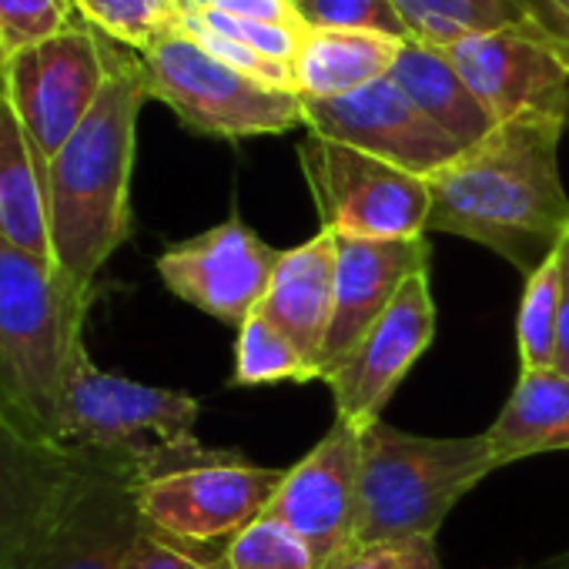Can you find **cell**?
Here are the masks:
<instances>
[{"mask_svg":"<svg viewBox=\"0 0 569 569\" xmlns=\"http://www.w3.org/2000/svg\"><path fill=\"white\" fill-rule=\"evenodd\" d=\"M0 238L51 261L48 158L0 88Z\"/></svg>","mask_w":569,"mask_h":569,"instance_id":"obj_19","label":"cell"},{"mask_svg":"<svg viewBox=\"0 0 569 569\" xmlns=\"http://www.w3.org/2000/svg\"><path fill=\"white\" fill-rule=\"evenodd\" d=\"M392 4L409 31V41L432 48H449L456 41L539 18L536 0H392Z\"/></svg>","mask_w":569,"mask_h":569,"instance_id":"obj_23","label":"cell"},{"mask_svg":"<svg viewBox=\"0 0 569 569\" xmlns=\"http://www.w3.org/2000/svg\"><path fill=\"white\" fill-rule=\"evenodd\" d=\"M281 382L309 386V382H322V372L274 326H268L254 312L238 326L231 386L258 389V386H281Z\"/></svg>","mask_w":569,"mask_h":569,"instance_id":"obj_24","label":"cell"},{"mask_svg":"<svg viewBox=\"0 0 569 569\" xmlns=\"http://www.w3.org/2000/svg\"><path fill=\"white\" fill-rule=\"evenodd\" d=\"M446 54L496 124L546 118L569 128V41L539 18L456 41Z\"/></svg>","mask_w":569,"mask_h":569,"instance_id":"obj_10","label":"cell"},{"mask_svg":"<svg viewBox=\"0 0 569 569\" xmlns=\"http://www.w3.org/2000/svg\"><path fill=\"white\" fill-rule=\"evenodd\" d=\"M486 439L499 469L569 449V379L559 369H519Z\"/></svg>","mask_w":569,"mask_h":569,"instance_id":"obj_21","label":"cell"},{"mask_svg":"<svg viewBox=\"0 0 569 569\" xmlns=\"http://www.w3.org/2000/svg\"><path fill=\"white\" fill-rule=\"evenodd\" d=\"M281 479L284 469L251 466L238 452H224L211 462L144 479L138 506L148 529L204 549L254 522L271 506Z\"/></svg>","mask_w":569,"mask_h":569,"instance_id":"obj_11","label":"cell"},{"mask_svg":"<svg viewBox=\"0 0 569 569\" xmlns=\"http://www.w3.org/2000/svg\"><path fill=\"white\" fill-rule=\"evenodd\" d=\"M309 134L349 144L409 174L432 178L466 148L436 128L392 78L329 101H302Z\"/></svg>","mask_w":569,"mask_h":569,"instance_id":"obj_14","label":"cell"},{"mask_svg":"<svg viewBox=\"0 0 569 569\" xmlns=\"http://www.w3.org/2000/svg\"><path fill=\"white\" fill-rule=\"evenodd\" d=\"M542 24H549L556 34L569 41V0H536Z\"/></svg>","mask_w":569,"mask_h":569,"instance_id":"obj_35","label":"cell"},{"mask_svg":"<svg viewBox=\"0 0 569 569\" xmlns=\"http://www.w3.org/2000/svg\"><path fill=\"white\" fill-rule=\"evenodd\" d=\"M429 258L426 238L369 241L336 234V312L322 349V382L359 349L402 284L429 268Z\"/></svg>","mask_w":569,"mask_h":569,"instance_id":"obj_16","label":"cell"},{"mask_svg":"<svg viewBox=\"0 0 569 569\" xmlns=\"http://www.w3.org/2000/svg\"><path fill=\"white\" fill-rule=\"evenodd\" d=\"M496 469L486 432L439 439L372 422L362 429L356 546L436 539L456 502Z\"/></svg>","mask_w":569,"mask_h":569,"instance_id":"obj_4","label":"cell"},{"mask_svg":"<svg viewBox=\"0 0 569 569\" xmlns=\"http://www.w3.org/2000/svg\"><path fill=\"white\" fill-rule=\"evenodd\" d=\"M559 342H556V366L569 379V231L562 234L559 248Z\"/></svg>","mask_w":569,"mask_h":569,"instance_id":"obj_33","label":"cell"},{"mask_svg":"<svg viewBox=\"0 0 569 569\" xmlns=\"http://www.w3.org/2000/svg\"><path fill=\"white\" fill-rule=\"evenodd\" d=\"M88 312L54 261L0 238V416L31 439L64 446V382Z\"/></svg>","mask_w":569,"mask_h":569,"instance_id":"obj_3","label":"cell"},{"mask_svg":"<svg viewBox=\"0 0 569 569\" xmlns=\"http://www.w3.org/2000/svg\"><path fill=\"white\" fill-rule=\"evenodd\" d=\"M198 412L194 396L108 372L94 366L84 346L64 382L61 442L124 456L154 479L224 456V449H211L198 439Z\"/></svg>","mask_w":569,"mask_h":569,"instance_id":"obj_5","label":"cell"},{"mask_svg":"<svg viewBox=\"0 0 569 569\" xmlns=\"http://www.w3.org/2000/svg\"><path fill=\"white\" fill-rule=\"evenodd\" d=\"M144 469L124 456L74 449V469L11 569H124L144 516Z\"/></svg>","mask_w":569,"mask_h":569,"instance_id":"obj_7","label":"cell"},{"mask_svg":"<svg viewBox=\"0 0 569 569\" xmlns=\"http://www.w3.org/2000/svg\"><path fill=\"white\" fill-rule=\"evenodd\" d=\"M278 258L281 248H271L254 228L231 214L194 238L168 244L154 268L174 299L238 329L258 312Z\"/></svg>","mask_w":569,"mask_h":569,"instance_id":"obj_12","label":"cell"},{"mask_svg":"<svg viewBox=\"0 0 569 569\" xmlns=\"http://www.w3.org/2000/svg\"><path fill=\"white\" fill-rule=\"evenodd\" d=\"M299 164L322 228L339 238L406 241L429 231V181L349 144L309 134Z\"/></svg>","mask_w":569,"mask_h":569,"instance_id":"obj_8","label":"cell"},{"mask_svg":"<svg viewBox=\"0 0 569 569\" xmlns=\"http://www.w3.org/2000/svg\"><path fill=\"white\" fill-rule=\"evenodd\" d=\"M329 569H442L436 539H382L352 546Z\"/></svg>","mask_w":569,"mask_h":569,"instance_id":"obj_31","label":"cell"},{"mask_svg":"<svg viewBox=\"0 0 569 569\" xmlns=\"http://www.w3.org/2000/svg\"><path fill=\"white\" fill-rule=\"evenodd\" d=\"M78 21L74 0H0V68Z\"/></svg>","mask_w":569,"mask_h":569,"instance_id":"obj_28","label":"cell"},{"mask_svg":"<svg viewBox=\"0 0 569 569\" xmlns=\"http://www.w3.org/2000/svg\"><path fill=\"white\" fill-rule=\"evenodd\" d=\"M198 549L201 546H184V542L168 539V536L144 526V532L138 536L124 569H224L221 552L204 556Z\"/></svg>","mask_w":569,"mask_h":569,"instance_id":"obj_32","label":"cell"},{"mask_svg":"<svg viewBox=\"0 0 569 569\" xmlns=\"http://www.w3.org/2000/svg\"><path fill=\"white\" fill-rule=\"evenodd\" d=\"M184 21L191 24H201L214 34H224L238 44H248L251 51L278 61V64H292L296 54H299V44L306 38V28L302 24H264V21H248V18H238V14H228V11H218V8H208V11H181Z\"/></svg>","mask_w":569,"mask_h":569,"instance_id":"obj_30","label":"cell"},{"mask_svg":"<svg viewBox=\"0 0 569 569\" xmlns=\"http://www.w3.org/2000/svg\"><path fill=\"white\" fill-rule=\"evenodd\" d=\"M138 58L151 101H161L201 138L244 141L306 124V104L296 91L261 84L228 68L188 31L168 34Z\"/></svg>","mask_w":569,"mask_h":569,"instance_id":"obj_6","label":"cell"},{"mask_svg":"<svg viewBox=\"0 0 569 569\" xmlns=\"http://www.w3.org/2000/svg\"><path fill=\"white\" fill-rule=\"evenodd\" d=\"M566 124L502 121L429 181V228L476 241L526 278L556 254L569 231V194L559 174Z\"/></svg>","mask_w":569,"mask_h":569,"instance_id":"obj_1","label":"cell"},{"mask_svg":"<svg viewBox=\"0 0 569 569\" xmlns=\"http://www.w3.org/2000/svg\"><path fill=\"white\" fill-rule=\"evenodd\" d=\"M118 58L121 51L78 21L0 68V88L48 161L84 124Z\"/></svg>","mask_w":569,"mask_h":569,"instance_id":"obj_9","label":"cell"},{"mask_svg":"<svg viewBox=\"0 0 569 569\" xmlns=\"http://www.w3.org/2000/svg\"><path fill=\"white\" fill-rule=\"evenodd\" d=\"M296 14L306 31H362L409 41L392 0H302Z\"/></svg>","mask_w":569,"mask_h":569,"instance_id":"obj_29","label":"cell"},{"mask_svg":"<svg viewBox=\"0 0 569 569\" xmlns=\"http://www.w3.org/2000/svg\"><path fill=\"white\" fill-rule=\"evenodd\" d=\"M74 11L104 41L138 54L181 31L178 0H74Z\"/></svg>","mask_w":569,"mask_h":569,"instance_id":"obj_25","label":"cell"},{"mask_svg":"<svg viewBox=\"0 0 569 569\" xmlns=\"http://www.w3.org/2000/svg\"><path fill=\"white\" fill-rule=\"evenodd\" d=\"M402 41L362 31H306L292 61L302 101H329L389 78Z\"/></svg>","mask_w":569,"mask_h":569,"instance_id":"obj_22","label":"cell"},{"mask_svg":"<svg viewBox=\"0 0 569 569\" xmlns=\"http://www.w3.org/2000/svg\"><path fill=\"white\" fill-rule=\"evenodd\" d=\"M289 4H292V8H296V4H302V0H289Z\"/></svg>","mask_w":569,"mask_h":569,"instance_id":"obj_37","label":"cell"},{"mask_svg":"<svg viewBox=\"0 0 569 569\" xmlns=\"http://www.w3.org/2000/svg\"><path fill=\"white\" fill-rule=\"evenodd\" d=\"M559 342V258H546L522 289L516 319L519 369H552Z\"/></svg>","mask_w":569,"mask_h":569,"instance_id":"obj_26","label":"cell"},{"mask_svg":"<svg viewBox=\"0 0 569 569\" xmlns=\"http://www.w3.org/2000/svg\"><path fill=\"white\" fill-rule=\"evenodd\" d=\"M389 78L436 128H442L462 148L479 144L486 134L499 128L496 118L486 111V104L462 81L446 48L402 41Z\"/></svg>","mask_w":569,"mask_h":569,"instance_id":"obj_20","label":"cell"},{"mask_svg":"<svg viewBox=\"0 0 569 569\" xmlns=\"http://www.w3.org/2000/svg\"><path fill=\"white\" fill-rule=\"evenodd\" d=\"M436 339V299L429 268L416 271L386 316L372 326V332L359 342V349L329 372L326 386L336 399V419L369 429L382 419V409L412 372V366L426 356Z\"/></svg>","mask_w":569,"mask_h":569,"instance_id":"obj_15","label":"cell"},{"mask_svg":"<svg viewBox=\"0 0 569 569\" xmlns=\"http://www.w3.org/2000/svg\"><path fill=\"white\" fill-rule=\"evenodd\" d=\"M74 469V449L31 439L0 416V569H11Z\"/></svg>","mask_w":569,"mask_h":569,"instance_id":"obj_18","label":"cell"},{"mask_svg":"<svg viewBox=\"0 0 569 569\" xmlns=\"http://www.w3.org/2000/svg\"><path fill=\"white\" fill-rule=\"evenodd\" d=\"M148 94L141 58H118L98 104L48 161L51 261L91 309L98 274L131 238V174Z\"/></svg>","mask_w":569,"mask_h":569,"instance_id":"obj_2","label":"cell"},{"mask_svg":"<svg viewBox=\"0 0 569 569\" xmlns=\"http://www.w3.org/2000/svg\"><path fill=\"white\" fill-rule=\"evenodd\" d=\"M218 11H228L248 21H264V24H302L289 0H224Z\"/></svg>","mask_w":569,"mask_h":569,"instance_id":"obj_34","label":"cell"},{"mask_svg":"<svg viewBox=\"0 0 569 569\" xmlns=\"http://www.w3.org/2000/svg\"><path fill=\"white\" fill-rule=\"evenodd\" d=\"M181 11H208V8H221L224 0H178Z\"/></svg>","mask_w":569,"mask_h":569,"instance_id":"obj_36","label":"cell"},{"mask_svg":"<svg viewBox=\"0 0 569 569\" xmlns=\"http://www.w3.org/2000/svg\"><path fill=\"white\" fill-rule=\"evenodd\" d=\"M336 312V234L319 228L316 238L281 248L258 316L289 339L319 372L322 349Z\"/></svg>","mask_w":569,"mask_h":569,"instance_id":"obj_17","label":"cell"},{"mask_svg":"<svg viewBox=\"0 0 569 569\" xmlns=\"http://www.w3.org/2000/svg\"><path fill=\"white\" fill-rule=\"evenodd\" d=\"M224 569H319L309 546L274 516L261 512L221 549Z\"/></svg>","mask_w":569,"mask_h":569,"instance_id":"obj_27","label":"cell"},{"mask_svg":"<svg viewBox=\"0 0 569 569\" xmlns=\"http://www.w3.org/2000/svg\"><path fill=\"white\" fill-rule=\"evenodd\" d=\"M359 466L362 429L336 419L309 456L284 469V479L264 509L309 546L319 569L336 566L356 546Z\"/></svg>","mask_w":569,"mask_h":569,"instance_id":"obj_13","label":"cell"}]
</instances>
